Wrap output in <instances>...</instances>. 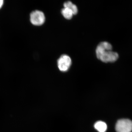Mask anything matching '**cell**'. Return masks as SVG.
Instances as JSON below:
<instances>
[{
	"instance_id": "8992f818",
	"label": "cell",
	"mask_w": 132,
	"mask_h": 132,
	"mask_svg": "<svg viewBox=\"0 0 132 132\" xmlns=\"http://www.w3.org/2000/svg\"><path fill=\"white\" fill-rule=\"evenodd\" d=\"M64 7L68 8L71 10L73 15H76L78 12V9L76 5L73 4L71 2H66L64 4Z\"/></svg>"
},
{
	"instance_id": "7a4b0ae2",
	"label": "cell",
	"mask_w": 132,
	"mask_h": 132,
	"mask_svg": "<svg viewBox=\"0 0 132 132\" xmlns=\"http://www.w3.org/2000/svg\"><path fill=\"white\" fill-rule=\"evenodd\" d=\"M117 132H131L132 121L128 119H121L117 121L116 125Z\"/></svg>"
},
{
	"instance_id": "277c9868",
	"label": "cell",
	"mask_w": 132,
	"mask_h": 132,
	"mask_svg": "<svg viewBox=\"0 0 132 132\" xmlns=\"http://www.w3.org/2000/svg\"><path fill=\"white\" fill-rule=\"evenodd\" d=\"M72 64V60L70 57L67 55H62L58 59L57 65L59 70L62 72L68 71Z\"/></svg>"
},
{
	"instance_id": "52a82bcc",
	"label": "cell",
	"mask_w": 132,
	"mask_h": 132,
	"mask_svg": "<svg viewBox=\"0 0 132 132\" xmlns=\"http://www.w3.org/2000/svg\"><path fill=\"white\" fill-rule=\"evenodd\" d=\"M61 13L64 18L67 20L72 19L73 15L72 11L68 8L64 7L62 10Z\"/></svg>"
},
{
	"instance_id": "ba28073f",
	"label": "cell",
	"mask_w": 132,
	"mask_h": 132,
	"mask_svg": "<svg viewBox=\"0 0 132 132\" xmlns=\"http://www.w3.org/2000/svg\"><path fill=\"white\" fill-rule=\"evenodd\" d=\"M3 2L4 1L3 0H0V9L1 8L3 5Z\"/></svg>"
},
{
	"instance_id": "3957f363",
	"label": "cell",
	"mask_w": 132,
	"mask_h": 132,
	"mask_svg": "<svg viewBox=\"0 0 132 132\" xmlns=\"http://www.w3.org/2000/svg\"><path fill=\"white\" fill-rule=\"evenodd\" d=\"M30 21L33 25L40 26L45 23V16L43 12L39 10H35L31 13Z\"/></svg>"
},
{
	"instance_id": "5b68a950",
	"label": "cell",
	"mask_w": 132,
	"mask_h": 132,
	"mask_svg": "<svg viewBox=\"0 0 132 132\" xmlns=\"http://www.w3.org/2000/svg\"><path fill=\"white\" fill-rule=\"evenodd\" d=\"M94 127L99 132H105L107 128V126L105 122L100 121L95 124Z\"/></svg>"
},
{
	"instance_id": "6da1fadb",
	"label": "cell",
	"mask_w": 132,
	"mask_h": 132,
	"mask_svg": "<svg viewBox=\"0 0 132 132\" xmlns=\"http://www.w3.org/2000/svg\"><path fill=\"white\" fill-rule=\"evenodd\" d=\"M112 45L107 42L100 43L96 49L97 58L105 63L113 62L118 60L119 55L118 53L112 51Z\"/></svg>"
}]
</instances>
